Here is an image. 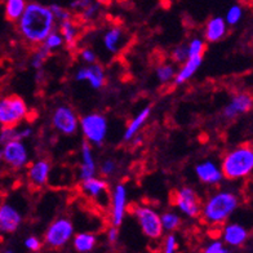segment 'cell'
Instances as JSON below:
<instances>
[{"label": "cell", "instance_id": "obj_45", "mask_svg": "<svg viewBox=\"0 0 253 253\" xmlns=\"http://www.w3.org/2000/svg\"><path fill=\"white\" fill-rule=\"evenodd\" d=\"M1 253H13V252H12L10 250H7V251H4V252H1Z\"/></svg>", "mask_w": 253, "mask_h": 253}, {"label": "cell", "instance_id": "obj_20", "mask_svg": "<svg viewBox=\"0 0 253 253\" xmlns=\"http://www.w3.org/2000/svg\"><path fill=\"white\" fill-rule=\"evenodd\" d=\"M227 25L223 17H212L204 27V42L207 43H217L226 37Z\"/></svg>", "mask_w": 253, "mask_h": 253}, {"label": "cell", "instance_id": "obj_7", "mask_svg": "<svg viewBox=\"0 0 253 253\" xmlns=\"http://www.w3.org/2000/svg\"><path fill=\"white\" fill-rule=\"evenodd\" d=\"M74 233L75 229L71 220L67 217H60L48 226L44 235V242L50 248H62L73 239Z\"/></svg>", "mask_w": 253, "mask_h": 253}, {"label": "cell", "instance_id": "obj_6", "mask_svg": "<svg viewBox=\"0 0 253 253\" xmlns=\"http://www.w3.org/2000/svg\"><path fill=\"white\" fill-rule=\"evenodd\" d=\"M133 214L145 237L151 240H159L163 237V227L160 222V214L149 206L134 207Z\"/></svg>", "mask_w": 253, "mask_h": 253}, {"label": "cell", "instance_id": "obj_23", "mask_svg": "<svg viewBox=\"0 0 253 253\" xmlns=\"http://www.w3.org/2000/svg\"><path fill=\"white\" fill-rule=\"evenodd\" d=\"M150 115H151V106L143 107L142 110L137 114L136 117L130 120L129 123H128V126H126V130H124V133H123V140L126 141V142H129V141L133 140L134 137L138 136L140 130L142 129V126H145V123H146L147 119L150 118Z\"/></svg>", "mask_w": 253, "mask_h": 253}, {"label": "cell", "instance_id": "obj_1", "mask_svg": "<svg viewBox=\"0 0 253 253\" xmlns=\"http://www.w3.org/2000/svg\"><path fill=\"white\" fill-rule=\"evenodd\" d=\"M56 20L49 7L33 1L27 3L24 13L17 21L18 33L30 45H40L44 39L56 30Z\"/></svg>", "mask_w": 253, "mask_h": 253}, {"label": "cell", "instance_id": "obj_18", "mask_svg": "<svg viewBox=\"0 0 253 253\" xmlns=\"http://www.w3.org/2000/svg\"><path fill=\"white\" fill-rule=\"evenodd\" d=\"M52 166L47 159L34 160L27 169V180L33 187L40 189L47 185Z\"/></svg>", "mask_w": 253, "mask_h": 253}, {"label": "cell", "instance_id": "obj_19", "mask_svg": "<svg viewBox=\"0 0 253 253\" xmlns=\"http://www.w3.org/2000/svg\"><path fill=\"white\" fill-rule=\"evenodd\" d=\"M97 162L94 159L93 149L89 143L84 141L80 149V166H79V180L84 181L92 178L97 174Z\"/></svg>", "mask_w": 253, "mask_h": 253}, {"label": "cell", "instance_id": "obj_3", "mask_svg": "<svg viewBox=\"0 0 253 253\" xmlns=\"http://www.w3.org/2000/svg\"><path fill=\"white\" fill-rule=\"evenodd\" d=\"M220 167L223 178L229 181H240L250 177L253 172L252 145L244 143L227 151Z\"/></svg>", "mask_w": 253, "mask_h": 253}, {"label": "cell", "instance_id": "obj_39", "mask_svg": "<svg viewBox=\"0 0 253 253\" xmlns=\"http://www.w3.org/2000/svg\"><path fill=\"white\" fill-rule=\"evenodd\" d=\"M203 253H230L227 247L223 244L222 240H213L204 248Z\"/></svg>", "mask_w": 253, "mask_h": 253}, {"label": "cell", "instance_id": "obj_14", "mask_svg": "<svg viewBox=\"0 0 253 253\" xmlns=\"http://www.w3.org/2000/svg\"><path fill=\"white\" fill-rule=\"evenodd\" d=\"M75 80L79 83L88 82L92 89H101L106 83V73L98 63L80 67L75 74Z\"/></svg>", "mask_w": 253, "mask_h": 253}, {"label": "cell", "instance_id": "obj_33", "mask_svg": "<svg viewBox=\"0 0 253 253\" xmlns=\"http://www.w3.org/2000/svg\"><path fill=\"white\" fill-rule=\"evenodd\" d=\"M14 140H20L17 126H0V146Z\"/></svg>", "mask_w": 253, "mask_h": 253}, {"label": "cell", "instance_id": "obj_31", "mask_svg": "<svg viewBox=\"0 0 253 253\" xmlns=\"http://www.w3.org/2000/svg\"><path fill=\"white\" fill-rule=\"evenodd\" d=\"M243 7L240 5V4H234L231 7L227 9L226 12V16L223 17V20L226 22L227 26H235L238 25L242 21L243 18Z\"/></svg>", "mask_w": 253, "mask_h": 253}, {"label": "cell", "instance_id": "obj_25", "mask_svg": "<svg viewBox=\"0 0 253 253\" xmlns=\"http://www.w3.org/2000/svg\"><path fill=\"white\" fill-rule=\"evenodd\" d=\"M58 33L61 34L63 42L66 44L69 48H74L75 44H77L78 39V34H79V30H78L77 25L73 20H67L63 21V22H60V29H58Z\"/></svg>", "mask_w": 253, "mask_h": 253}, {"label": "cell", "instance_id": "obj_34", "mask_svg": "<svg viewBox=\"0 0 253 253\" xmlns=\"http://www.w3.org/2000/svg\"><path fill=\"white\" fill-rule=\"evenodd\" d=\"M98 170H100L101 176H102L103 178H107V177H113L114 174L117 173L118 163L114 159L103 160L102 163H101L100 168H98Z\"/></svg>", "mask_w": 253, "mask_h": 253}, {"label": "cell", "instance_id": "obj_32", "mask_svg": "<svg viewBox=\"0 0 253 253\" xmlns=\"http://www.w3.org/2000/svg\"><path fill=\"white\" fill-rule=\"evenodd\" d=\"M186 47L189 57L203 56L204 52H206V42L202 38H194V39L190 40Z\"/></svg>", "mask_w": 253, "mask_h": 253}, {"label": "cell", "instance_id": "obj_24", "mask_svg": "<svg viewBox=\"0 0 253 253\" xmlns=\"http://www.w3.org/2000/svg\"><path fill=\"white\" fill-rule=\"evenodd\" d=\"M97 244V237L92 233H78L73 237V246L79 253H90Z\"/></svg>", "mask_w": 253, "mask_h": 253}, {"label": "cell", "instance_id": "obj_36", "mask_svg": "<svg viewBox=\"0 0 253 253\" xmlns=\"http://www.w3.org/2000/svg\"><path fill=\"white\" fill-rule=\"evenodd\" d=\"M100 9H101V4L98 3L97 0H93V1H92V3L85 8V9L80 12V14H82V17H83L85 21H92L96 18L98 12H100Z\"/></svg>", "mask_w": 253, "mask_h": 253}, {"label": "cell", "instance_id": "obj_10", "mask_svg": "<svg viewBox=\"0 0 253 253\" xmlns=\"http://www.w3.org/2000/svg\"><path fill=\"white\" fill-rule=\"evenodd\" d=\"M3 160L13 169H22L29 164L30 154L27 146L21 140H14L1 146Z\"/></svg>", "mask_w": 253, "mask_h": 253}, {"label": "cell", "instance_id": "obj_41", "mask_svg": "<svg viewBox=\"0 0 253 253\" xmlns=\"http://www.w3.org/2000/svg\"><path fill=\"white\" fill-rule=\"evenodd\" d=\"M42 246H43V244H42V240L38 237H35V235L27 237L26 239H25V247H26L29 251H31V252H38V251H40Z\"/></svg>", "mask_w": 253, "mask_h": 253}, {"label": "cell", "instance_id": "obj_37", "mask_svg": "<svg viewBox=\"0 0 253 253\" xmlns=\"http://www.w3.org/2000/svg\"><path fill=\"white\" fill-rule=\"evenodd\" d=\"M178 251V242L173 233H169L164 239L163 253H177Z\"/></svg>", "mask_w": 253, "mask_h": 253}, {"label": "cell", "instance_id": "obj_22", "mask_svg": "<svg viewBox=\"0 0 253 253\" xmlns=\"http://www.w3.org/2000/svg\"><path fill=\"white\" fill-rule=\"evenodd\" d=\"M124 31L119 26L109 27L102 37V43L105 49L111 54H117L124 45Z\"/></svg>", "mask_w": 253, "mask_h": 253}, {"label": "cell", "instance_id": "obj_9", "mask_svg": "<svg viewBox=\"0 0 253 253\" xmlns=\"http://www.w3.org/2000/svg\"><path fill=\"white\" fill-rule=\"evenodd\" d=\"M173 203L183 216L189 218H197L200 216V198L197 191L189 186H183L174 193Z\"/></svg>", "mask_w": 253, "mask_h": 253}, {"label": "cell", "instance_id": "obj_30", "mask_svg": "<svg viewBox=\"0 0 253 253\" xmlns=\"http://www.w3.org/2000/svg\"><path fill=\"white\" fill-rule=\"evenodd\" d=\"M174 77H176V67L173 65H170V63L160 65L157 69V78L159 80V83H170V82H173Z\"/></svg>", "mask_w": 253, "mask_h": 253}, {"label": "cell", "instance_id": "obj_40", "mask_svg": "<svg viewBox=\"0 0 253 253\" xmlns=\"http://www.w3.org/2000/svg\"><path fill=\"white\" fill-rule=\"evenodd\" d=\"M80 60L83 61L84 63H87V65L97 63L96 52L93 49H90V48H84V49L80 50Z\"/></svg>", "mask_w": 253, "mask_h": 253}, {"label": "cell", "instance_id": "obj_13", "mask_svg": "<svg viewBox=\"0 0 253 253\" xmlns=\"http://www.w3.org/2000/svg\"><path fill=\"white\" fill-rule=\"evenodd\" d=\"M80 190L90 199L100 202L102 200L103 204H107L110 197H109V182L103 177H92L88 180L80 181Z\"/></svg>", "mask_w": 253, "mask_h": 253}, {"label": "cell", "instance_id": "obj_44", "mask_svg": "<svg viewBox=\"0 0 253 253\" xmlns=\"http://www.w3.org/2000/svg\"><path fill=\"white\" fill-rule=\"evenodd\" d=\"M34 133V129L31 126H24V128H18V138L21 141L26 140V138H30Z\"/></svg>", "mask_w": 253, "mask_h": 253}, {"label": "cell", "instance_id": "obj_29", "mask_svg": "<svg viewBox=\"0 0 253 253\" xmlns=\"http://www.w3.org/2000/svg\"><path fill=\"white\" fill-rule=\"evenodd\" d=\"M50 56V53L48 52L45 48L40 44V45H38L37 49L34 50L33 56H31V61H30V65L33 69H35V70H40V69H43L44 63H45V61L48 60V57Z\"/></svg>", "mask_w": 253, "mask_h": 253}, {"label": "cell", "instance_id": "obj_11", "mask_svg": "<svg viewBox=\"0 0 253 253\" xmlns=\"http://www.w3.org/2000/svg\"><path fill=\"white\" fill-rule=\"evenodd\" d=\"M128 191L124 183H118L110 195V222L111 226L119 227L124 221L126 212Z\"/></svg>", "mask_w": 253, "mask_h": 253}, {"label": "cell", "instance_id": "obj_8", "mask_svg": "<svg viewBox=\"0 0 253 253\" xmlns=\"http://www.w3.org/2000/svg\"><path fill=\"white\" fill-rule=\"evenodd\" d=\"M52 126L62 136H74L79 130V117L69 105H60L52 113Z\"/></svg>", "mask_w": 253, "mask_h": 253}, {"label": "cell", "instance_id": "obj_2", "mask_svg": "<svg viewBox=\"0 0 253 253\" xmlns=\"http://www.w3.org/2000/svg\"><path fill=\"white\" fill-rule=\"evenodd\" d=\"M239 204L240 199L237 193L230 190H218L210 195L208 199L202 204L200 216L208 225H223L235 213Z\"/></svg>", "mask_w": 253, "mask_h": 253}, {"label": "cell", "instance_id": "obj_43", "mask_svg": "<svg viewBox=\"0 0 253 253\" xmlns=\"http://www.w3.org/2000/svg\"><path fill=\"white\" fill-rule=\"evenodd\" d=\"M106 237H107V240H109V243L111 244L117 243L118 238H119V230H118V227L115 226L109 227V230H107V233H106Z\"/></svg>", "mask_w": 253, "mask_h": 253}, {"label": "cell", "instance_id": "obj_42", "mask_svg": "<svg viewBox=\"0 0 253 253\" xmlns=\"http://www.w3.org/2000/svg\"><path fill=\"white\" fill-rule=\"evenodd\" d=\"M92 1H93V0H74L73 3L70 4V8L73 10H77V12H82V10H84L88 7Z\"/></svg>", "mask_w": 253, "mask_h": 253}, {"label": "cell", "instance_id": "obj_4", "mask_svg": "<svg viewBox=\"0 0 253 253\" xmlns=\"http://www.w3.org/2000/svg\"><path fill=\"white\" fill-rule=\"evenodd\" d=\"M79 129L90 146H101L109 133V122L103 114L89 113L79 119Z\"/></svg>", "mask_w": 253, "mask_h": 253}, {"label": "cell", "instance_id": "obj_21", "mask_svg": "<svg viewBox=\"0 0 253 253\" xmlns=\"http://www.w3.org/2000/svg\"><path fill=\"white\" fill-rule=\"evenodd\" d=\"M203 63V56H191L189 57L178 71H176V77L173 79L174 85H182L189 82L195 75L199 67Z\"/></svg>", "mask_w": 253, "mask_h": 253}, {"label": "cell", "instance_id": "obj_15", "mask_svg": "<svg viewBox=\"0 0 253 253\" xmlns=\"http://www.w3.org/2000/svg\"><path fill=\"white\" fill-rule=\"evenodd\" d=\"M195 174L200 182H203L204 185H210V186L220 185L221 181L223 180L221 167L214 160L211 159L198 163L195 166Z\"/></svg>", "mask_w": 253, "mask_h": 253}, {"label": "cell", "instance_id": "obj_5", "mask_svg": "<svg viewBox=\"0 0 253 253\" xmlns=\"http://www.w3.org/2000/svg\"><path fill=\"white\" fill-rule=\"evenodd\" d=\"M29 114L27 103L17 94L0 98V126H17Z\"/></svg>", "mask_w": 253, "mask_h": 253}, {"label": "cell", "instance_id": "obj_12", "mask_svg": "<svg viewBox=\"0 0 253 253\" xmlns=\"http://www.w3.org/2000/svg\"><path fill=\"white\" fill-rule=\"evenodd\" d=\"M253 98L247 92H240L231 97V100L222 109V117L227 120L235 119L239 115L250 113L252 110Z\"/></svg>", "mask_w": 253, "mask_h": 253}, {"label": "cell", "instance_id": "obj_26", "mask_svg": "<svg viewBox=\"0 0 253 253\" xmlns=\"http://www.w3.org/2000/svg\"><path fill=\"white\" fill-rule=\"evenodd\" d=\"M27 5L26 0H5V17L10 22H17Z\"/></svg>", "mask_w": 253, "mask_h": 253}, {"label": "cell", "instance_id": "obj_28", "mask_svg": "<svg viewBox=\"0 0 253 253\" xmlns=\"http://www.w3.org/2000/svg\"><path fill=\"white\" fill-rule=\"evenodd\" d=\"M42 45H43L49 53H52V52H56V50H58L60 48H62L63 45H65V42H63L61 34L57 30H53L50 34H48V37L44 39Z\"/></svg>", "mask_w": 253, "mask_h": 253}, {"label": "cell", "instance_id": "obj_35", "mask_svg": "<svg viewBox=\"0 0 253 253\" xmlns=\"http://www.w3.org/2000/svg\"><path fill=\"white\" fill-rule=\"evenodd\" d=\"M49 8L52 10V13H53L54 20L58 24L63 22V21L71 20V12L69 9H66V8L61 7L58 4H52V5H49Z\"/></svg>", "mask_w": 253, "mask_h": 253}, {"label": "cell", "instance_id": "obj_27", "mask_svg": "<svg viewBox=\"0 0 253 253\" xmlns=\"http://www.w3.org/2000/svg\"><path fill=\"white\" fill-rule=\"evenodd\" d=\"M160 222H162L163 231L173 233V231H176V230L180 227L181 217L180 214H177L176 212L168 211V212H164L163 214H160Z\"/></svg>", "mask_w": 253, "mask_h": 253}, {"label": "cell", "instance_id": "obj_38", "mask_svg": "<svg viewBox=\"0 0 253 253\" xmlns=\"http://www.w3.org/2000/svg\"><path fill=\"white\" fill-rule=\"evenodd\" d=\"M170 57H172V60L173 62L176 63H183L185 61L189 58V53H187V47L186 45H177L173 50H172V53H170Z\"/></svg>", "mask_w": 253, "mask_h": 253}, {"label": "cell", "instance_id": "obj_17", "mask_svg": "<svg viewBox=\"0 0 253 253\" xmlns=\"http://www.w3.org/2000/svg\"><path fill=\"white\" fill-rule=\"evenodd\" d=\"M221 238L225 246L239 248L247 243V240L250 238V231L242 223L230 222L222 227Z\"/></svg>", "mask_w": 253, "mask_h": 253}, {"label": "cell", "instance_id": "obj_16", "mask_svg": "<svg viewBox=\"0 0 253 253\" xmlns=\"http://www.w3.org/2000/svg\"><path fill=\"white\" fill-rule=\"evenodd\" d=\"M22 223V214L13 204H0V234H13Z\"/></svg>", "mask_w": 253, "mask_h": 253}]
</instances>
